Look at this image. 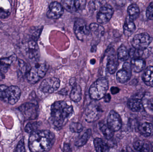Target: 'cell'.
<instances>
[{
	"instance_id": "obj_29",
	"label": "cell",
	"mask_w": 153,
	"mask_h": 152,
	"mask_svg": "<svg viewBox=\"0 0 153 152\" xmlns=\"http://www.w3.org/2000/svg\"><path fill=\"white\" fill-rule=\"evenodd\" d=\"M91 135V130L89 129L86 130L84 134L78 138L75 142V145L77 147H81L83 146L88 142L89 138Z\"/></svg>"
},
{
	"instance_id": "obj_3",
	"label": "cell",
	"mask_w": 153,
	"mask_h": 152,
	"mask_svg": "<svg viewBox=\"0 0 153 152\" xmlns=\"http://www.w3.org/2000/svg\"><path fill=\"white\" fill-rule=\"evenodd\" d=\"M21 90L15 86L0 85V100L10 104H14L19 100Z\"/></svg>"
},
{
	"instance_id": "obj_34",
	"label": "cell",
	"mask_w": 153,
	"mask_h": 152,
	"mask_svg": "<svg viewBox=\"0 0 153 152\" xmlns=\"http://www.w3.org/2000/svg\"><path fill=\"white\" fill-rule=\"evenodd\" d=\"M70 129L72 132L80 133L83 129L82 125L78 122H72L70 126Z\"/></svg>"
},
{
	"instance_id": "obj_17",
	"label": "cell",
	"mask_w": 153,
	"mask_h": 152,
	"mask_svg": "<svg viewBox=\"0 0 153 152\" xmlns=\"http://www.w3.org/2000/svg\"><path fill=\"white\" fill-rule=\"evenodd\" d=\"M16 55L13 54L8 58L0 59V80L3 78L4 74L7 72L11 64L16 59Z\"/></svg>"
},
{
	"instance_id": "obj_41",
	"label": "cell",
	"mask_w": 153,
	"mask_h": 152,
	"mask_svg": "<svg viewBox=\"0 0 153 152\" xmlns=\"http://www.w3.org/2000/svg\"><path fill=\"white\" fill-rule=\"evenodd\" d=\"M119 91V88L118 87H112L111 88V93L113 95L118 93Z\"/></svg>"
},
{
	"instance_id": "obj_5",
	"label": "cell",
	"mask_w": 153,
	"mask_h": 152,
	"mask_svg": "<svg viewBox=\"0 0 153 152\" xmlns=\"http://www.w3.org/2000/svg\"><path fill=\"white\" fill-rule=\"evenodd\" d=\"M48 69L47 66L45 63H37L27 72V80L31 84H36L45 76Z\"/></svg>"
},
{
	"instance_id": "obj_2",
	"label": "cell",
	"mask_w": 153,
	"mask_h": 152,
	"mask_svg": "<svg viewBox=\"0 0 153 152\" xmlns=\"http://www.w3.org/2000/svg\"><path fill=\"white\" fill-rule=\"evenodd\" d=\"M51 111L52 122L58 128L63 126L74 112L73 106L64 101H59L53 104Z\"/></svg>"
},
{
	"instance_id": "obj_10",
	"label": "cell",
	"mask_w": 153,
	"mask_h": 152,
	"mask_svg": "<svg viewBox=\"0 0 153 152\" xmlns=\"http://www.w3.org/2000/svg\"><path fill=\"white\" fill-rule=\"evenodd\" d=\"M114 13L111 5L105 4L100 8L97 15V21L100 24H104L108 22Z\"/></svg>"
},
{
	"instance_id": "obj_14",
	"label": "cell",
	"mask_w": 153,
	"mask_h": 152,
	"mask_svg": "<svg viewBox=\"0 0 153 152\" xmlns=\"http://www.w3.org/2000/svg\"><path fill=\"white\" fill-rule=\"evenodd\" d=\"M63 13V7L62 4L57 1H54L49 5L47 16L49 18L57 19L60 18Z\"/></svg>"
},
{
	"instance_id": "obj_36",
	"label": "cell",
	"mask_w": 153,
	"mask_h": 152,
	"mask_svg": "<svg viewBox=\"0 0 153 152\" xmlns=\"http://www.w3.org/2000/svg\"><path fill=\"white\" fill-rule=\"evenodd\" d=\"M146 15L149 19L153 20V1L150 3V5L147 7L146 11Z\"/></svg>"
},
{
	"instance_id": "obj_4",
	"label": "cell",
	"mask_w": 153,
	"mask_h": 152,
	"mask_svg": "<svg viewBox=\"0 0 153 152\" xmlns=\"http://www.w3.org/2000/svg\"><path fill=\"white\" fill-rule=\"evenodd\" d=\"M108 82L105 78H100L94 82L90 87L89 95L91 99L101 100L106 94L108 89Z\"/></svg>"
},
{
	"instance_id": "obj_40",
	"label": "cell",
	"mask_w": 153,
	"mask_h": 152,
	"mask_svg": "<svg viewBox=\"0 0 153 152\" xmlns=\"http://www.w3.org/2000/svg\"><path fill=\"white\" fill-rule=\"evenodd\" d=\"M9 15H10V13L8 12L5 11L0 9V18H5L8 17Z\"/></svg>"
},
{
	"instance_id": "obj_23",
	"label": "cell",
	"mask_w": 153,
	"mask_h": 152,
	"mask_svg": "<svg viewBox=\"0 0 153 152\" xmlns=\"http://www.w3.org/2000/svg\"><path fill=\"white\" fill-rule=\"evenodd\" d=\"M136 26L134 21L127 18L124 25V32L127 36H130L134 32Z\"/></svg>"
},
{
	"instance_id": "obj_11",
	"label": "cell",
	"mask_w": 153,
	"mask_h": 152,
	"mask_svg": "<svg viewBox=\"0 0 153 152\" xmlns=\"http://www.w3.org/2000/svg\"><path fill=\"white\" fill-rule=\"evenodd\" d=\"M107 125L113 132L119 131L122 126V121L119 114L115 111H111L107 119Z\"/></svg>"
},
{
	"instance_id": "obj_9",
	"label": "cell",
	"mask_w": 153,
	"mask_h": 152,
	"mask_svg": "<svg viewBox=\"0 0 153 152\" xmlns=\"http://www.w3.org/2000/svg\"><path fill=\"white\" fill-rule=\"evenodd\" d=\"M60 80L56 77L48 78L43 80L41 83L39 89L45 93H52L57 90L60 87Z\"/></svg>"
},
{
	"instance_id": "obj_28",
	"label": "cell",
	"mask_w": 153,
	"mask_h": 152,
	"mask_svg": "<svg viewBox=\"0 0 153 152\" xmlns=\"http://www.w3.org/2000/svg\"><path fill=\"white\" fill-rule=\"evenodd\" d=\"M99 126L102 133L106 139L110 140L113 137L114 132L110 129L107 124H105L102 122H100Z\"/></svg>"
},
{
	"instance_id": "obj_26",
	"label": "cell",
	"mask_w": 153,
	"mask_h": 152,
	"mask_svg": "<svg viewBox=\"0 0 153 152\" xmlns=\"http://www.w3.org/2000/svg\"><path fill=\"white\" fill-rule=\"evenodd\" d=\"M82 96V89L78 84L74 85L70 94L71 99L75 102H78L81 100Z\"/></svg>"
},
{
	"instance_id": "obj_18",
	"label": "cell",
	"mask_w": 153,
	"mask_h": 152,
	"mask_svg": "<svg viewBox=\"0 0 153 152\" xmlns=\"http://www.w3.org/2000/svg\"><path fill=\"white\" fill-rule=\"evenodd\" d=\"M89 28L91 34L94 39H100L104 34V28L97 23H91Z\"/></svg>"
},
{
	"instance_id": "obj_33",
	"label": "cell",
	"mask_w": 153,
	"mask_h": 152,
	"mask_svg": "<svg viewBox=\"0 0 153 152\" xmlns=\"http://www.w3.org/2000/svg\"><path fill=\"white\" fill-rule=\"evenodd\" d=\"M129 56L132 59H142V56L143 54V51L137 50L135 48H132L129 51Z\"/></svg>"
},
{
	"instance_id": "obj_13",
	"label": "cell",
	"mask_w": 153,
	"mask_h": 152,
	"mask_svg": "<svg viewBox=\"0 0 153 152\" xmlns=\"http://www.w3.org/2000/svg\"><path fill=\"white\" fill-rule=\"evenodd\" d=\"M132 67L130 63L126 62L124 63L123 68L117 72V80L119 83L124 84L131 78L132 75Z\"/></svg>"
},
{
	"instance_id": "obj_35",
	"label": "cell",
	"mask_w": 153,
	"mask_h": 152,
	"mask_svg": "<svg viewBox=\"0 0 153 152\" xmlns=\"http://www.w3.org/2000/svg\"><path fill=\"white\" fill-rule=\"evenodd\" d=\"M39 126V123L38 122L29 123L26 126L25 130L28 133H31L37 131Z\"/></svg>"
},
{
	"instance_id": "obj_7",
	"label": "cell",
	"mask_w": 153,
	"mask_h": 152,
	"mask_svg": "<svg viewBox=\"0 0 153 152\" xmlns=\"http://www.w3.org/2000/svg\"><path fill=\"white\" fill-rule=\"evenodd\" d=\"M102 112L100 105L96 103H91L87 106L85 110V120L89 123L95 122L100 118Z\"/></svg>"
},
{
	"instance_id": "obj_20",
	"label": "cell",
	"mask_w": 153,
	"mask_h": 152,
	"mask_svg": "<svg viewBox=\"0 0 153 152\" xmlns=\"http://www.w3.org/2000/svg\"><path fill=\"white\" fill-rule=\"evenodd\" d=\"M129 109L135 112H138L144 109L142 101L137 98H131L128 101Z\"/></svg>"
},
{
	"instance_id": "obj_31",
	"label": "cell",
	"mask_w": 153,
	"mask_h": 152,
	"mask_svg": "<svg viewBox=\"0 0 153 152\" xmlns=\"http://www.w3.org/2000/svg\"><path fill=\"white\" fill-rule=\"evenodd\" d=\"M118 59L122 61L127 60L129 58V52L126 47L124 46H121L117 51Z\"/></svg>"
},
{
	"instance_id": "obj_42",
	"label": "cell",
	"mask_w": 153,
	"mask_h": 152,
	"mask_svg": "<svg viewBox=\"0 0 153 152\" xmlns=\"http://www.w3.org/2000/svg\"><path fill=\"white\" fill-rule=\"evenodd\" d=\"M103 98L105 102L108 103L111 100V96L109 94H106Z\"/></svg>"
},
{
	"instance_id": "obj_32",
	"label": "cell",
	"mask_w": 153,
	"mask_h": 152,
	"mask_svg": "<svg viewBox=\"0 0 153 152\" xmlns=\"http://www.w3.org/2000/svg\"><path fill=\"white\" fill-rule=\"evenodd\" d=\"M62 6L67 11L74 12L77 11L75 6V1L65 0L62 1Z\"/></svg>"
},
{
	"instance_id": "obj_15",
	"label": "cell",
	"mask_w": 153,
	"mask_h": 152,
	"mask_svg": "<svg viewBox=\"0 0 153 152\" xmlns=\"http://www.w3.org/2000/svg\"><path fill=\"white\" fill-rule=\"evenodd\" d=\"M38 107L32 103H27L22 105L20 110L27 119H34L37 117Z\"/></svg>"
},
{
	"instance_id": "obj_39",
	"label": "cell",
	"mask_w": 153,
	"mask_h": 152,
	"mask_svg": "<svg viewBox=\"0 0 153 152\" xmlns=\"http://www.w3.org/2000/svg\"><path fill=\"white\" fill-rule=\"evenodd\" d=\"M20 69L22 73H25L27 71V65L22 60L19 61Z\"/></svg>"
},
{
	"instance_id": "obj_30",
	"label": "cell",
	"mask_w": 153,
	"mask_h": 152,
	"mask_svg": "<svg viewBox=\"0 0 153 152\" xmlns=\"http://www.w3.org/2000/svg\"><path fill=\"white\" fill-rule=\"evenodd\" d=\"M134 148L138 152H149L150 146L146 142L143 141H137L134 144Z\"/></svg>"
},
{
	"instance_id": "obj_38",
	"label": "cell",
	"mask_w": 153,
	"mask_h": 152,
	"mask_svg": "<svg viewBox=\"0 0 153 152\" xmlns=\"http://www.w3.org/2000/svg\"><path fill=\"white\" fill-rule=\"evenodd\" d=\"M16 152H25V145H24V141L23 139L21 140L17 145Z\"/></svg>"
},
{
	"instance_id": "obj_27",
	"label": "cell",
	"mask_w": 153,
	"mask_h": 152,
	"mask_svg": "<svg viewBox=\"0 0 153 152\" xmlns=\"http://www.w3.org/2000/svg\"><path fill=\"white\" fill-rule=\"evenodd\" d=\"M94 147L97 152H108L109 147L107 144L100 138H96L94 141Z\"/></svg>"
},
{
	"instance_id": "obj_37",
	"label": "cell",
	"mask_w": 153,
	"mask_h": 152,
	"mask_svg": "<svg viewBox=\"0 0 153 152\" xmlns=\"http://www.w3.org/2000/svg\"><path fill=\"white\" fill-rule=\"evenodd\" d=\"M75 6L77 11L83 10L86 5V1L84 0L75 1Z\"/></svg>"
},
{
	"instance_id": "obj_1",
	"label": "cell",
	"mask_w": 153,
	"mask_h": 152,
	"mask_svg": "<svg viewBox=\"0 0 153 152\" xmlns=\"http://www.w3.org/2000/svg\"><path fill=\"white\" fill-rule=\"evenodd\" d=\"M55 137L49 130H37L30 135L29 147L31 152H44L51 150L54 144Z\"/></svg>"
},
{
	"instance_id": "obj_22",
	"label": "cell",
	"mask_w": 153,
	"mask_h": 152,
	"mask_svg": "<svg viewBox=\"0 0 153 152\" xmlns=\"http://www.w3.org/2000/svg\"><path fill=\"white\" fill-rule=\"evenodd\" d=\"M138 129L141 134L146 137L150 136L153 133V126L151 123H142L138 127Z\"/></svg>"
},
{
	"instance_id": "obj_25",
	"label": "cell",
	"mask_w": 153,
	"mask_h": 152,
	"mask_svg": "<svg viewBox=\"0 0 153 152\" xmlns=\"http://www.w3.org/2000/svg\"><path fill=\"white\" fill-rule=\"evenodd\" d=\"M142 101L144 109L149 112H153V96L152 95L146 94Z\"/></svg>"
},
{
	"instance_id": "obj_8",
	"label": "cell",
	"mask_w": 153,
	"mask_h": 152,
	"mask_svg": "<svg viewBox=\"0 0 153 152\" xmlns=\"http://www.w3.org/2000/svg\"><path fill=\"white\" fill-rule=\"evenodd\" d=\"M74 29L76 37L80 40H83L91 33L90 28L87 26L85 21L80 18L75 21Z\"/></svg>"
},
{
	"instance_id": "obj_24",
	"label": "cell",
	"mask_w": 153,
	"mask_h": 152,
	"mask_svg": "<svg viewBox=\"0 0 153 152\" xmlns=\"http://www.w3.org/2000/svg\"><path fill=\"white\" fill-rule=\"evenodd\" d=\"M128 18L134 21L139 17L140 15V9L137 4H132L128 8Z\"/></svg>"
},
{
	"instance_id": "obj_12",
	"label": "cell",
	"mask_w": 153,
	"mask_h": 152,
	"mask_svg": "<svg viewBox=\"0 0 153 152\" xmlns=\"http://www.w3.org/2000/svg\"><path fill=\"white\" fill-rule=\"evenodd\" d=\"M108 62L107 68L109 73L113 74L115 73L119 65L118 59L115 50L110 48L108 50Z\"/></svg>"
},
{
	"instance_id": "obj_16",
	"label": "cell",
	"mask_w": 153,
	"mask_h": 152,
	"mask_svg": "<svg viewBox=\"0 0 153 152\" xmlns=\"http://www.w3.org/2000/svg\"><path fill=\"white\" fill-rule=\"evenodd\" d=\"M25 53L27 56L31 59H35L39 57V48L36 42L30 41L27 43L25 48Z\"/></svg>"
},
{
	"instance_id": "obj_21",
	"label": "cell",
	"mask_w": 153,
	"mask_h": 152,
	"mask_svg": "<svg viewBox=\"0 0 153 152\" xmlns=\"http://www.w3.org/2000/svg\"><path fill=\"white\" fill-rule=\"evenodd\" d=\"M131 65L134 71L138 73L141 72L145 68L146 62L143 59H132Z\"/></svg>"
},
{
	"instance_id": "obj_43",
	"label": "cell",
	"mask_w": 153,
	"mask_h": 152,
	"mask_svg": "<svg viewBox=\"0 0 153 152\" xmlns=\"http://www.w3.org/2000/svg\"><path fill=\"white\" fill-rule=\"evenodd\" d=\"M1 22L0 21V28H1Z\"/></svg>"
},
{
	"instance_id": "obj_19",
	"label": "cell",
	"mask_w": 153,
	"mask_h": 152,
	"mask_svg": "<svg viewBox=\"0 0 153 152\" xmlns=\"http://www.w3.org/2000/svg\"><path fill=\"white\" fill-rule=\"evenodd\" d=\"M143 80L146 85L153 87V66L146 68L143 75Z\"/></svg>"
},
{
	"instance_id": "obj_6",
	"label": "cell",
	"mask_w": 153,
	"mask_h": 152,
	"mask_svg": "<svg viewBox=\"0 0 153 152\" xmlns=\"http://www.w3.org/2000/svg\"><path fill=\"white\" fill-rule=\"evenodd\" d=\"M153 39L147 33H141L136 35L133 37L132 45L134 48L144 51L151 44Z\"/></svg>"
}]
</instances>
